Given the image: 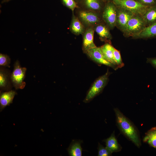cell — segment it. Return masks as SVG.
I'll list each match as a JSON object with an SVG mask.
<instances>
[{
  "label": "cell",
  "mask_w": 156,
  "mask_h": 156,
  "mask_svg": "<svg viewBox=\"0 0 156 156\" xmlns=\"http://www.w3.org/2000/svg\"><path fill=\"white\" fill-rule=\"evenodd\" d=\"M133 14L126 9L116 6V27L123 32L128 21Z\"/></svg>",
  "instance_id": "obj_7"
},
{
  "label": "cell",
  "mask_w": 156,
  "mask_h": 156,
  "mask_svg": "<svg viewBox=\"0 0 156 156\" xmlns=\"http://www.w3.org/2000/svg\"><path fill=\"white\" fill-rule=\"evenodd\" d=\"M155 37H156V23L146 27L139 34L132 38L146 39Z\"/></svg>",
  "instance_id": "obj_13"
},
{
  "label": "cell",
  "mask_w": 156,
  "mask_h": 156,
  "mask_svg": "<svg viewBox=\"0 0 156 156\" xmlns=\"http://www.w3.org/2000/svg\"><path fill=\"white\" fill-rule=\"evenodd\" d=\"M10 63V59L6 55L0 53V66L9 67Z\"/></svg>",
  "instance_id": "obj_24"
},
{
  "label": "cell",
  "mask_w": 156,
  "mask_h": 156,
  "mask_svg": "<svg viewBox=\"0 0 156 156\" xmlns=\"http://www.w3.org/2000/svg\"><path fill=\"white\" fill-rule=\"evenodd\" d=\"M26 70V68L21 67L18 60L15 62L11 79L13 85L16 89H22L23 88L22 85Z\"/></svg>",
  "instance_id": "obj_6"
},
{
  "label": "cell",
  "mask_w": 156,
  "mask_h": 156,
  "mask_svg": "<svg viewBox=\"0 0 156 156\" xmlns=\"http://www.w3.org/2000/svg\"><path fill=\"white\" fill-rule=\"evenodd\" d=\"M117 125L122 133L138 147L141 145L139 132L134 124L118 109H114Z\"/></svg>",
  "instance_id": "obj_1"
},
{
  "label": "cell",
  "mask_w": 156,
  "mask_h": 156,
  "mask_svg": "<svg viewBox=\"0 0 156 156\" xmlns=\"http://www.w3.org/2000/svg\"><path fill=\"white\" fill-rule=\"evenodd\" d=\"M82 2L86 8L95 11L103 10L106 2L103 0H82Z\"/></svg>",
  "instance_id": "obj_16"
},
{
  "label": "cell",
  "mask_w": 156,
  "mask_h": 156,
  "mask_svg": "<svg viewBox=\"0 0 156 156\" xmlns=\"http://www.w3.org/2000/svg\"><path fill=\"white\" fill-rule=\"evenodd\" d=\"M103 141L105 142L106 147L112 153L119 152L121 150L122 147L118 142L114 131L109 137L104 140Z\"/></svg>",
  "instance_id": "obj_14"
},
{
  "label": "cell",
  "mask_w": 156,
  "mask_h": 156,
  "mask_svg": "<svg viewBox=\"0 0 156 156\" xmlns=\"http://www.w3.org/2000/svg\"><path fill=\"white\" fill-rule=\"evenodd\" d=\"M147 62L150 63L156 68V58H148L147 59Z\"/></svg>",
  "instance_id": "obj_27"
},
{
  "label": "cell",
  "mask_w": 156,
  "mask_h": 156,
  "mask_svg": "<svg viewBox=\"0 0 156 156\" xmlns=\"http://www.w3.org/2000/svg\"><path fill=\"white\" fill-rule=\"evenodd\" d=\"M100 47L105 59L117 67L114 57L113 50L114 47L110 43L107 42Z\"/></svg>",
  "instance_id": "obj_17"
},
{
  "label": "cell",
  "mask_w": 156,
  "mask_h": 156,
  "mask_svg": "<svg viewBox=\"0 0 156 156\" xmlns=\"http://www.w3.org/2000/svg\"><path fill=\"white\" fill-rule=\"evenodd\" d=\"M11 0H3L2 1V3H4V2H7L8 1H10Z\"/></svg>",
  "instance_id": "obj_29"
},
{
  "label": "cell",
  "mask_w": 156,
  "mask_h": 156,
  "mask_svg": "<svg viewBox=\"0 0 156 156\" xmlns=\"http://www.w3.org/2000/svg\"><path fill=\"white\" fill-rule=\"evenodd\" d=\"M102 18L110 29L116 27V5L112 1L105 2L103 10Z\"/></svg>",
  "instance_id": "obj_4"
},
{
  "label": "cell",
  "mask_w": 156,
  "mask_h": 156,
  "mask_svg": "<svg viewBox=\"0 0 156 156\" xmlns=\"http://www.w3.org/2000/svg\"><path fill=\"white\" fill-rule=\"evenodd\" d=\"M16 92L13 90L1 93L0 96V109L1 112L7 106L12 103Z\"/></svg>",
  "instance_id": "obj_12"
},
{
  "label": "cell",
  "mask_w": 156,
  "mask_h": 156,
  "mask_svg": "<svg viewBox=\"0 0 156 156\" xmlns=\"http://www.w3.org/2000/svg\"><path fill=\"white\" fill-rule=\"evenodd\" d=\"M8 83V77L7 74L1 70L0 71V87L2 89H5Z\"/></svg>",
  "instance_id": "obj_22"
},
{
  "label": "cell",
  "mask_w": 156,
  "mask_h": 156,
  "mask_svg": "<svg viewBox=\"0 0 156 156\" xmlns=\"http://www.w3.org/2000/svg\"><path fill=\"white\" fill-rule=\"evenodd\" d=\"M114 3L117 6L126 9L133 14L142 16L149 7L143 5L135 0H116Z\"/></svg>",
  "instance_id": "obj_5"
},
{
  "label": "cell",
  "mask_w": 156,
  "mask_h": 156,
  "mask_svg": "<svg viewBox=\"0 0 156 156\" xmlns=\"http://www.w3.org/2000/svg\"><path fill=\"white\" fill-rule=\"evenodd\" d=\"M70 29L73 33L77 35L82 34L84 31L83 25L78 19L74 15L73 16Z\"/></svg>",
  "instance_id": "obj_20"
},
{
  "label": "cell",
  "mask_w": 156,
  "mask_h": 156,
  "mask_svg": "<svg viewBox=\"0 0 156 156\" xmlns=\"http://www.w3.org/2000/svg\"><path fill=\"white\" fill-rule=\"evenodd\" d=\"M80 18L84 23L88 25H96L101 23L98 15L91 11H81L80 12Z\"/></svg>",
  "instance_id": "obj_9"
},
{
  "label": "cell",
  "mask_w": 156,
  "mask_h": 156,
  "mask_svg": "<svg viewBox=\"0 0 156 156\" xmlns=\"http://www.w3.org/2000/svg\"><path fill=\"white\" fill-rule=\"evenodd\" d=\"M94 29L92 27L88 29L85 32L83 38V49L85 53L89 49L95 48L96 46L94 43Z\"/></svg>",
  "instance_id": "obj_10"
},
{
  "label": "cell",
  "mask_w": 156,
  "mask_h": 156,
  "mask_svg": "<svg viewBox=\"0 0 156 156\" xmlns=\"http://www.w3.org/2000/svg\"><path fill=\"white\" fill-rule=\"evenodd\" d=\"M89 57L96 62L108 66L115 70L118 67L107 60L104 56L100 47H96L88 50L86 53Z\"/></svg>",
  "instance_id": "obj_8"
},
{
  "label": "cell",
  "mask_w": 156,
  "mask_h": 156,
  "mask_svg": "<svg viewBox=\"0 0 156 156\" xmlns=\"http://www.w3.org/2000/svg\"><path fill=\"white\" fill-rule=\"evenodd\" d=\"M146 27L142 16L134 14L122 32L123 35L126 37L132 38L139 34Z\"/></svg>",
  "instance_id": "obj_2"
},
{
  "label": "cell",
  "mask_w": 156,
  "mask_h": 156,
  "mask_svg": "<svg viewBox=\"0 0 156 156\" xmlns=\"http://www.w3.org/2000/svg\"><path fill=\"white\" fill-rule=\"evenodd\" d=\"M98 156H109L112 155V153L106 147H104L99 143L98 147Z\"/></svg>",
  "instance_id": "obj_23"
},
{
  "label": "cell",
  "mask_w": 156,
  "mask_h": 156,
  "mask_svg": "<svg viewBox=\"0 0 156 156\" xmlns=\"http://www.w3.org/2000/svg\"><path fill=\"white\" fill-rule=\"evenodd\" d=\"M109 29L107 26L100 23L95 25L94 30L101 41L110 43L109 41L112 37Z\"/></svg>",
  "instance_id": "obj_11"
},
{
  "label": "cell",
  "mask_w": 156,
  "mask_h": 156,
  "mask_svg": "<svg viewBox=\"0 0 156 156\" xmlns=\"http://www.w3.org/2000/svg\"><path fill=\"white\" fill-rule=\"evenodd\" d=\"M105 2L108 1H112L114 3L115 1L116 0H103Z\"/></svg>",
  "instance_id": "obj_28"
},
{
  "label": "cell",
  "mask_w": 156,
  "mask_h": 156,
  "mask_svg": "<svg viewBox=\"0 0 156 156\" xmlns=\"http://www.w3.org/2000/svg\"><path fill=\"white\" fill-rule=\"evenodd\" d=\"M142 5L148 7L156 5V0H135Z\"/></svg>",
  "instance_id": "obj_26"
},
{
  "label": "cell",
  "mask_w": 156,
  "mask_h": 156,
  "mask_svg": "<svg viewBox=\"0 0 156 156\" xmlns=\"http://www.w3.org/2000/svg\"><path fill=\"white\" fill-rule=\"evenodd\" d=\"M109 74L107 71L105 74L99 77L94 81L88 91L83 101L84 102H89L102 92L107 82Z\"/></svg>",
  "instance_id": "obj_3"
},
{
  "label": "cell",
  "mask_w": 156,
  "mask_h": 156,
  "mask_svg": "<svg viewBox=\"0 0 156 156\" xmlns=\"http://www.w3.org/2000/svg\"><path fill=\"white\" fill-rule=\"evenodd\" d=\"M64 4L73 11L78 8L77 3L74 0H62Z\"/></svg>",
  "instance_id": "obj_25"
},
{
  "label": "cell",
  "mask_w": 156,
  "mask_h": 156,
  "mask_svg": "<svg viewBox=\"0 0 156 156\" xmlns=\"http://www.w3.org/2000/svg\"><path fill=\"white\" fill-rule=\"evenodd\" d=\"M113 55L114 61L118 68H121L123 66L124 64L122 60L120 51L114 48Z\"/></svg>",
  "instance_id": "obj_21"
},
{
  "label": "cell",
  "mask_w": 156,
  "mask_h": 156,
  "mask_svg": "<svg viewBox=\"0 0 156 156\" xmlns=\"http://www.w3.org/2000/svg\"><path fill=\"white\" fill-rule=\"evenodd\" d=\"M143 141L156 148V127L152 128L146 133Z\"/></svg>",
  "instance_id": "obj_19"
},
{
  "label": "cell",
  "mask_w": 156,
  "mask_h": 156,
  "mask_svg": "<svg viewBox=\"0 0 156 156\" xmlns=\"http://www.w3.org/2000/svg\"><path fill=\"white\" fill-rule=\"evenodd\" d=\"M82 141L73 140L68 148V154L70 156H81L82 148L81 144Z\"/></svg>",
  "instance_id": "obj_18"
},
{
  "label": "cell",
  "mask_w": 156,
  "mask_h": 156,
  "mask_svg": "<svg viewBox=\"0 0 156 156\" xmlns=\"http://www.w3.org/2000/svg\"><path fill=\"white\" fill-rule=\"evenodd\" d=\"M142 16L146 27L156 23V5L149 7Z\"/></svg>",
  "instance_id": "obj_15"
}]
</instances>
